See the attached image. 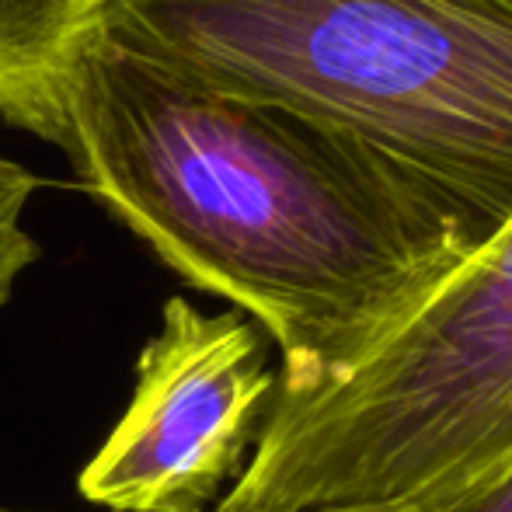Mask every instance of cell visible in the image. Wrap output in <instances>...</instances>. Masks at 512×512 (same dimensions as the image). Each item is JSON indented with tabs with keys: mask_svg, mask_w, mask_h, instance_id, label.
<instances>
[{
	"mask_svg": "<svg viewBox=\"0 0 512 512\" xmlns=\"http://www.w3.org/2000/svg\"><path fill=\"white\" fill-rule=\"evenodd\" d=\"M512 471V220L338 363L276 377L223 512H429Z\"/></svg>",
	"mask_w": 512,
	"mask_h": 512,
	"instance_id": "3957f363",
	"label": "cell"
},
{
	"mask_svg": "<svg viewBox=\"0 0 512 512\" xmlns=\"http://www.w3.org/2000/svg\"><path fill=\"white\" fill-rule=\"evenodd\" d=\"M112 0H0V122L63 150L67 91Z\"/></svg>",
	"mask_w": 512,
	"mask_h": 512,
	"instance_id": "5b68a950",
	"label": "cell"
},
{
	"mask_svg": "<svg viewBox=\"0 0 512 512\" xmlns=\"http://www.w3.org/2000/svg\"><path fill=\"white\" fill-rule=\"evenodd\" d=\"M102 39L370 150L474 251L512 220V0H112Z\"/></svg>",
	"mask_w": 512,
	"mask_h": 512,
	"instance_id": "7a4b0ae2",
	"label": "cell"
},
{
	"mask_svg": "<svg viewBox=\"0 0 512 512\" xmlns=\"http://www.w3.org/2000/svg\"><path fill=\"white\" fill-rule=\"evenodd\" d=\"M60 154L164 269L276 342V377L352 356L474 255L457 216L370 150L105 39L70 81Z\"/></svg>",
	"mask_w": 512,
	"mask_h": 512,
	"instance_id": "6da1fadb",
	"label": "cell"
},
{
	"mask_svg": "<svg viewBox=\"0 0 512 512\" xmlns=\"http://www.w3.org/2000/svg\"><path fill=\"white\" fill-rule=\"evenodd\" d=\"M209 512H220V509H209ZM310 512H401V509H310Z\"/></svg>",
	"mask_w": 512,
	"mask_h": 512,
	"instance_id": "ba28073f",
	"label": "cell"
},
{
	"mask_svg": "<svg viewBox=\"0 0 512 512\" xmlns=\"http://www.w3.org/2000/svg\"><path fill=\"white\" fill-rule=\"evenodd\" d=\"M0 512H7V509H0Z\"/></svg>",
	"mask_w": 512,
	"mask_h": 512,
	"instance_id": "9c48e42d",
	"label": "cell"
},
{
	"mask_svg": "<svg viewBox=\"0 0 512 512\" xmlns=\"http://www.w3.org/2000/svg\"><path fill=\"white\" fill-rule=\"evenodd\" d=\"M265 331L241 310L171 297L136 359L122 418L77 492L112 512H209L244 471L276 394Z\"/></svg>",
	"mask_w": 512,
	"mask_h": 512,
	"instance_id": "277c9868",
	"label": "cell"
},
{
	"mask_svg": "<svg viewBox=\"0 0 512 512\" xmlns=\"http://www.w3.org/2000/svg\"><path fill=\"white\" fill-rule=\"evenodd\" d=\"M429 512H512V471L488 481L478 492L460 495V499L446 502V506H436Z\"/></svg>",
	"mask_w": 512,
	"mask_h": 512,
	"instance_id": "52a82bcc",
	"label": "cell"
},
{
	"mask_svg": "<svg viewBox=\"0 0 512 512\" xmlns=\"http://www.w3.org/2000/svg\"><path fill=\"white\" fill-rule=\"evenodd\" d=\"M42 185L25 164L0 154V310L11 304L18 279L42 258L39 241L25 230V209Z\"/></svg>",
	"mask_w": 512,
	"mask_h": 512,
	"instance_id": "8992f818",
	"label": "cell"
}]
</instances>
